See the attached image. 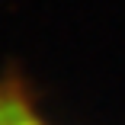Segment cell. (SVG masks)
<instances>
[{
	"instance_id": "cell-1",
	"label": "cell",
	"mask_w": 125,
	"mask_h": 125,
	"mask_svg": "<svg viewBox=\"0 0 125 125\" xmlns=\"http://www.w3.org/2000/svg\"><path fill=\"white\" fill-rule=\"evenodd\" d=\"M0 125H52L16 77H0Z\"/></svg>"
}]
</instances>
